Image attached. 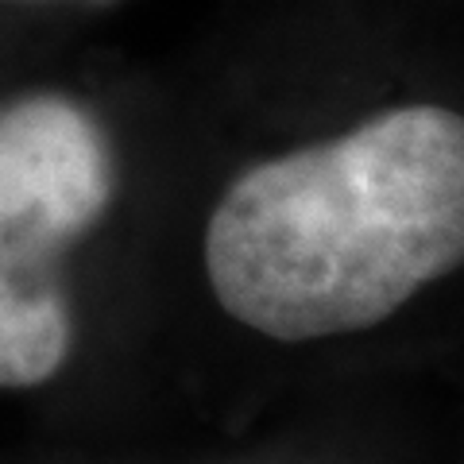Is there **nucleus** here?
<instances>
[{
    "instance_id": "f257e3e1",
    "label": "nucleus",
    "mask_w": 464,
    "mask_h": 464,
    "mask_svg": "<svg viewBox=\"0 0 464 464\" xmlns=\"http://www.w3.org/2000/svg\"><path fill=\"white\" fill-rule=\"evenodd\" d=\"M460 264L464 116L441 105L252 167L206 232L217 302L290 344L380 325Z\"/></svg>"
},
{
    "instance_id": "7ed1b4c3",
    "label": "nucleus",
    "mask_w": 464,
    "mask_h": 464,
    "mask_svg": "<svg viewBox=\"0 0 464 464\" xmlns=\"http://www.w3.org/2000/svg\"><path fill=\"white\" fill-rule=\"evenodd\" d=\"M70 310L58 290L0 283V387H32L63 368Z\"/></svg>"
},
{
    "instance_id": "f03ea898",
    "label": "nucleus",
    "mask_w": 464,
    "mask_h": 464,
    "mask_svg": "<svg viewBox=\"0 0 464 464\" xmlns=\"http://www.w3.org/2000/svg\"><path fill=\"white\" fill-rule=\"evenodd\" d=\"M109 198V143L74 101L24 97L0 112V283L58 290L54 259Z\"/></svg>"
}]
</instances>
